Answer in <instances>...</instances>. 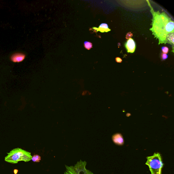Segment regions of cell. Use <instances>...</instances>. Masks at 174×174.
<instances>
[{"mask_svg":"<svg viewBox=\"0 0 174 174\" xmlns=\"http://www.w3.org/2000/svg\"><path fill=\"white\" fill-rule=\"evenodd\" d=\"M93 29L96 30L97 32L100 31L101 33L107 32L111 31L108 25L105 23L101 24L100 25L98 28L94 27H93Z\"/></svg>","mask_w":174,"mask_h":174,"instance_id":"obj_8","label":"cell"},{"mask_svg":"<svg viewBox=\"0 0 174 174\" xmlns=\"http://www.w3.org/2000/svg\"><path fill=\"white\" fill-rule=\"evenodd\" d=\"M41 157L38 155H34L32 156V160L34 162H39L41 160Z\"/></svg>","mask_w":174,"mask_h":174,"instance_id":"obj_10","label":"cell"},{"mask_svg":"<svg viewBox=\"0 0 174 174\" xmlns=\"http://www.w3.org/2000/svg\"><path fill=\"white\" fill-rule=\"evenodd\" d=\"M166 41L167 43H169L172 45L173 51H174V33H171L168 34L166 36Z\"/></svg>","mask_w":174,"mask_h":174,"instance_id":"obj_9","label":"cell"},{"mask_svg":"<svg viewBox=\"0 0 174 174\" xmlns=\"http://www.w3.org/2000/svg\"><path fill=\"white\" fill-rule=\"evenodd\" d=\"M112 140L114 143L119 145H123L124 143V141L123 137L120 134H116L112 136Z\"/></svg>","mask_w":174,"mask_h":174,"instance_id":"obj_7","label":"cell"},{"mask_svg":"<svg viewBox=\"0 0 174 174\" xmlns=\"http://www.w3.org/2000/svg\"><path fill=\"white\" fill-rule=\"evenodd\" d=\"M162 53L167 54L169 52V49L167 47L165 46L162 47Z\"/></svg>","mask_w":174,"mask_h":174,"instance_id":"obj_12","label":"cell"},{"mask_svg":"<svg viewBox=\"0 0 174 174\" xmlns=\"http://www.w3.org/2000/svg\"><path fill=\"white\" fill-rule=\"evenodd\" d=\"M84 47L85 49L89 50L93 47L92 43L90 42L85 41L84 42Z\"/></svg>","mask_w":174,"mask_h":174,"instance_id":"obj_11","label":"cell"},{"mask_svg":"<svg viewBox=\"0 0 174 174\" xmlns=\"http://www.w3.org/2000/svg\"><path fill=\"white\" fill-rule=\"evenodd\" d=\"M7 153L8 155L5 158V161L11 164H17L21 161L27 162L32 160L31 153L21 148H15Z\"/></svg>","mask_w":174,"mask_h":174,"instance_id":"obj_2","label":"cell"},{"mask_svg":"<svg viewBox=\"0 0 174 174\" xmlns=\"http://www.w3.org/2000/svg\"><path fill=\"white\" fill-rule=\"evenodd\" d=\"M26 57L24 53H17L12 54L10 57L11 61L14 63H20L23 61Z\"/></svg>","mask_w":174,"mask_h":174,"instance_id":"obj_5","label":"cell"},{"mask_svg":"<svg viewBox=\"0 0 174 174\" xmlns=\"http://www.w3.org/2000/svg\"><path fill=\"white\" fill-rule=\"evenodd\" d=\"M145 164L149 167L152 174H162V170L163 166L161 155L159 153H155L154 155L147 158Z\"/></svg>","mask_w":174,"mask_h":174,"instance_id":"obj_3","label":"cell"},{"mask_svg":"<svg viewBox=\"0 0 174 174\" xmlns=\"http://www.w3.org/2000/svg\"><path fill=\"white\" fill-rule=\"evenodd\" d=\"M125 46L128 53H133L135 52L136 47V43L132 39H128L125 43Z\"/></svg>","mask_w":174,"mask_h":174,"instance_id":"obj_6","label":"cell"},{"mask_svg":"<svg viewBox=\"0 0 174 174\" xmlns=\"http://www.w3.org/2000/svg\"><path fill=\"white\" fill-rule=\"evenodd\" d=\"M133 36V34L131 32H129L127 33L126 36H125V38L127 39H128L131 38Z\"/></svg>","mask_w":174,"mask_h":174,"instance_id":"obj_14","label":"cell"},{"mask_svg":"<svg viewBox=\"0 0 174 174\" xmlns=\"http://www.w3.org/2000/svg\"><path fill=\"white\" fill-rule=\"evenodd\" d=\"M168 58V56L166 54L162 53L161 54V58L162 60H165Z\"/></svg>","mask_w":174,"mask_h":174,"instance_id":"obj_13","label":"cell"},{"mask_svg":"<svg viewBox=\"0 0 174 174\" xmlns=\"http://www.w3.org/2000/svg\"><path fill=\"white\" fill-rule=\"evenodd\" d=\"M115 61L116 62L118 63H121L122 62V59L118 57L115 58Z\"/></svg>","mask_w":174,"mask_h":174,"instance_id":"obj_15","label":"cell"},{"mask_svg":"<svg viewBox=\"0 0 174 174\" xmlns=\"http://www.w3.org/2000/svg\"><path fill=\"white\" fill-rule=\"evenodd\" d=\"M148 5L151 8L152 14V35L156 39H158L159 44L167 43L166 38L167 35L171 33H174V22L170 17L164 12L160 13L159 11L155 12L151 6L149 1Z\"/></svg>","mask_w":174,"mask_h":174,"instance_id":"obj_1","label":"cell"},{"mask_svg":"<svg viewBox=\"0 0 174 174\" xmlns=\"http://www.w3.org/2000/svg\"><path fill=\"white\" fill-rule=\"evenodd\" d=\"M14 173H15V174H17V173H18L19 171L18 170L15 169V170H14Z\"/></svg>","mask_w":174,"mask_h":174,"instance_id":"obj_16","label":"cell"},{"mask_svg":"<svg viewBox=\"0 0 174 174\" xmlns=\"http://www.w3.org/2000/svg\"><path fill=\"white\" fill-rule=\"evenodd\" d=\"M87 162L80 160L74 165H65L64 174H94L87 168Z\"/></svg>","mask_w":174,"mask_h":174,"instance_id":"obj_4","label":"cell"}]
</instances>
